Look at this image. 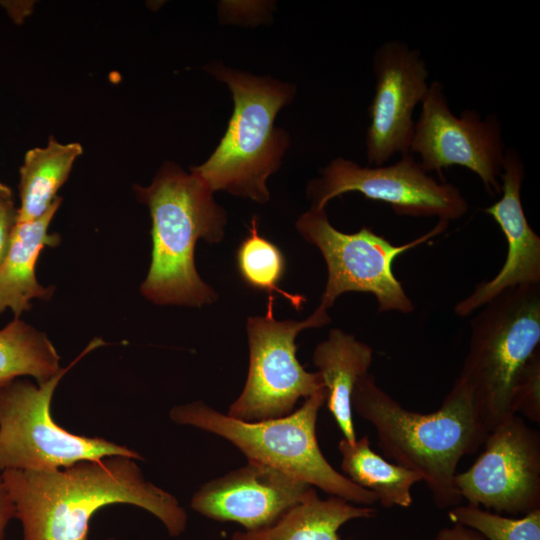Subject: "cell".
I'll return each mask as SVG.
<instances>
[{
    "label": "cell",
    "instance_id": "obj_1",
    "mask_svg": "<svg viewBox=\"0 0 540 540\" xmlns=\"http://www.w3.org/2000/svg\"><path fill=\"white\" fill-rule=\"evenodd\" d=\"M16 505L23 540H87L89 522L101 508L128 504L156 517L171 537L180 536L188 516L178 499L147 480L125 456L84 460L50 470L0 473Z\"/></svg>",
    "mask_w": 540,
    "mask_h": 540
},
{
    "label": "cell",
    "instance_id": "obj_2",
    "mask_svg": "<svg viewBox=\"0 0 540 540\" xmlns=\"http://www.w3.org/2000/svg\"><path fill=\"white\" fill-rule=\"evenodd\" d=\"M352 409L374 428L388 459L421 476L437 508L463 502L454 482L458 464L478 451L488 432L460 379L436 411L420 413L406 409L368 372L355 385Z\"/></svg>",
    "mask_w": 540,
    "mask_h": 540
},
{
    "label": "cell",
    "instance_id": "obj_3",
    "mask_svg": "<svg viewBox=\"0 0 540 540\" xmlns=\"http://www.w3.org/2000/svg\"><path fill=\"white\" fill-rule=\"evenodd\" d=\"M152 218V256L142 295L159 305L201 307L216 301V291L197 272L199 239L219 243L227 222L213 191L194 172L164 164L148 187L135 189Z\"/></svg>",
    "mask_w": 540,
    "mask_h": 540
},
{
    "label": "cell",
    "instance_id": "obj_4",
    "mask_svg": "<svg viewBox=\"0 0 540 540\" xmlns=\"http://www.w3.org/2000/svg\"><path fill=\"white\" fill-rule=\"evenodd\" d=\"M323 388L289 415L246 422L221 413L203 401L176 405L170 419L198 428L234 445L248 461L266 464L303 480L329 496L361 506H373V493L350 481L325 458L318 444L316 424L326 402Z\"/></svg>",
    "mask_w": 540,
    "mask_h": 540
},
{
    "label": "cell",
    "instance_id": "obj_5",
    "mask_svg": "<svg viewBox=\"0 0 540 540\" xmlns=\"http://www.w3.org/2000/svg\"><path fill=\"white\" fill-rule=\"evenodd\" d=\"M215 78L230 88L234 111L225 135L206 162L191 167L213 191L223 190L258 203L269 200L266 181L280 166L289 139L274 126L294 86L213 65Z\"/></svg>",
    "mask_w": 540,
    "mask_h": 540
},
{
    "label": "cell",
    "instance_id": "obj_6",
    "mask_svg": "<svg viewBox=\"0 0 540 540\" xmlns=\"http://www.w3.org/2000/svg\"><path fill=\"white\" fill-rule=\"evenodd\" d=\"M470 322L459 376L489 433L508 417L515 383L540 344V284L508 288Z\"/></svg>",
    "mask_w": 540,
    "mask_h": 540
},
{
    "label": "cell",
    "instance_id": "obj_7",
    "mask_svg": "<svg viewBox=\"0 0 540 540\" xmlns=\"http://www.w3.org/2000/svg\"><path fill=\"white\" fill-rule=\"evenodd\" d=\"M105 344L101 338H94L68 366L44 383L15 379L0 388V473L57 469L110 456L142 460L127 446L71 433L51 415L52 397L63 376L86 354Z\"/></svg>",
    "mask_w": 540,
    "mask_h": 540
},
{
    "label": "cell",
    "instance_id": "obj_8",
    "mask_svg": "<svg viewBox=\"0 0 540 540\" xmlns=\"http://www.w3.org/2000/svg\"><path fill=\"white\" fill-rule=\"evenodd\" d=\"M273 300L269 295L264 316L247 319V378L226 413L238 420L255 422L289 415L299 399L325 388L321 375L306 371L298 361L296 337L305 329L328 324V310L319 305L305 320L279 321L273 315Z\"/></svg>",
    "mask_w": 540,
    "mask_h": 540
},
{
    "label": "cell",
    "instance_id": "obj_9",
    "mask_svg": "<svg viewBox=\"0 0 540 540\" xmlns=\"http://www.w3.org/2000/svg\"><path fill=\"white\" fill-rule=\"evenodd\" d=\"M447 226L448 222L439 221L425 235L396 246L369 227L352 234L340 232L330 223L325 209L311 207L296 221L300 235L318 248L327 267L320 306L328 310L340 295L362 292L376 298L379 312L403 314L412 312L414 305L393 272L394 260L440 234Z\"/></svg>",
    "mask_w": 540,
    "mask_h": 540
},
{
    "label": "cell",
    "instance_id": "obj_10",
    "mask_svg": "<svg viewBox=\"0 0 540 540\" xmlns=\"http://www.w3.org/2000/svg\"><path fill=\"white\" fill-rule=\"evenodd\" d=\"M347 192L384 202L398 215L437 217L448 223L463 217L469 208L456 186L435 180L411 153L393 164L374 167L338 157L307 186V197L316 209H325L330 200Z\"/></svg>",
    "mask_w": 540,
    "mask_h": 540
},
{
    "label": "cell",
    "instance_id": "obj_11",
    "mask_svg": "<svg viewBox=\"0 0 540 540\" xmlns=\"http://www.w3.org/2000/svg\"><path fill=\"white\" fill-rule=\"evenodd\" d=\"M505 150L497 114L482 118L475 110L465 109L455 115L444 85L437 80L429 84L409 150L419 156L425 171L440 175L445 168L464 167L479 177L490 195H499Z\"/></svg>",
    "mask_w": 540,
    "mask_h": 540
},
{
    "label": "cell",
    "instance_id": "obj_12",
    "mask_svg": "<svg viewBox=\"0 0 540 540\" xmlns=\"http://www.w3.org/2000/svg\"><path fill=\"white\" fill-rule=\"evenodd\" d=\"M474 464L457 473L462 500L498 514L540 509V433L520 415L491 430Z\"/></svg>",
    "mask_w": 540,
    "mask_h": 540
},
{
    "label": "cell",
    "instance_id": "obj_13",
    "mask_svg": "<svg viewBox=\"0 0 540 540\" xmlns=\"http://www.w3.org/2000/svg\"><path fill=\"white\" fill-rule=\"evenodd\" d=\"M375 90L369 105L366 156L385 165L396 154L410 153L413 112L427 93L429 71L417 49L399 40L382 43L373 55Z\"/></svg>",
    "mask_w": 540,
    "mask_h": 540
},
{
    "label": "cell",
    "instance_id": "obj_14",
    "mask_svg": "<svg viewBox=\"0 0 540 540\" xmlns=\"http://www.w3.org/2000/svg\"><path fill=\"white\" fill-rule=\"evenodd\" d=\"M316 493V488L303 480L248 461L201 485L192 495L190 507L211 520L234 522L254 531L271 526Z\"/></svg>",
    "mask_w": 540,
    "mask_h": 540
},
{
    "label": "cell",
    "instance_id": "obj_15",
    "mask_svg": "<svg viewBox=\"0 0 540 540\" xmlns=\"http://www.w3.org/2000/svg\"><path fill=\"white\" fill-rule=\"evenodd\" d=\"M524 176L519 152L512 147L506 148L500 175L502 196L484 209L505 236L506 260L494 278L478 284L456 304L454 311L459 316L470 315L508 288L540 284V237L530 226L523 209L521 186Z\"/></svg>",
    "mask_w": 540,
    "mask_h": 540
},
{
    "label": "cell",
    "instance_id": "obj_16",
    "mask_svg": "<svg viewBox=\"0 0 540 540\" xmlns=\"http://www.w3.org/2000/svg\"><path fill=\"white\" fill-rule=\"evenodd\" d=\"M61 204L57 197L40 218L15 223L8 252L0 266V313L13 311L15 318L31 308L34 298L48 299L51 287L42 286L36 277V263L41 251L56 246L59 235L49 234L48 227Z\"/></svg>",
    "mask_w": 540,
    "mask_h": 540
},
{
    "label": "cell",
    "instance_id": "obj_17",
    "mask_svg": "<svg viewBox=\"0 0 540 540\" xmlns=\"http://www.w3.org/2000/svg\"><path fill=\"white\" fill-rule=\"evenodd\" d=\"M312 360L326 389L327 409L343 438L355 442L352 394L357 381L369 372L372 348L354 335L334 328L327 339L315 347Z\"/></svg>",
    "mask_w": 540,
    "mask_h": 540
},
{
    "label": "cell",
    "instance_id": "obj_18",
    "mask_svg": "<svg viewBox=\"0 0 540 540\" xmlns=\"http://www.w3.org/2000/svg\"><path fill=\"white\" fill-rule=\"evenodd\" d=\"M375 514L373 506L356 505L336 496L322 499L316 493L271 526L239 530L229 540H340L338 531L345 523Z\"/></svg>",
    "mask_w": 540,
    "mask_h": 540
},
{
    "label": "cell",
    "instance_id": "obj_19",
    "mask_svg": "<svg viewBox=\"0 0 540 540\" xmlns=\"http://www.w3.org/2000/svg\"><path fill=\"white\" fill-rule=\"evenodd\" d=\"M341 473L359 487L373 493L382 507L408 508L413 503L412 487L422 482L419 474L389 462L374 452L367 435L351 443H338Z\"/></svg>",
    "mask_w": 540,
    "mask_h": 540
},
{
    "label": "cell",
    "instance_id": "obj_20",
    "mask_svg": "<svg viewBox=\"0 0 540 540\" xmlns=\"http://www.w3.org/2000/svg\"><path fill=\"white\" fill-rule=\"evenodd\" d=\"M81 154L79 143L62 144L54 138H50L46 147L33 148L26 153L20 168L21 204L17 222L33 221L46 213Z\"/></svg>",
    "mask_w": 540,
    "mask_h": 540
},
{
    "label": "cell",
    "instance_id": "obj_21",
    "mask_svg": "<svg viewBox=\"0 0 540 540\" xmlns=\"http://www.w3.org/2000/svg\"><path fill=\"white\" fill-rule=\"evenodd\" d=\"M59 361L47 335L19 318L0 330V388L21 376L44 383L62 370Z\"/></svg>",
    "mask_w": 540,
    "mask_h": 540
},
{
    "label": "cell",
    "instance_id": "obj_22",
    "mask_svg": "<svg viewBox=\"0 0 540 540\" xmlns=\"http://www.w3.org/2000/svg\"><path fill=\"white\" fill-rule=\"evenodd\" d=\"M236 264L242 280L249 287L266 291L269 295L278 292L297 310L306 301L302 295L291 294L279 288L286 269L285 257L279 247L258 233L255 216L251 221L249 235L236 251Z\"/></svg>",
    "mask_w": 540,
    "mask_h": 540
},
{
    "label": "cell",
    "instance_id": "obj_23",
    "mask_svg": "<svg viewBox=\"0 0 540 540\" xmlns=\"http://www.w3.org/2000/svg\"><path fill=\"white\" fill-rule=\"evenodd\" d=\"M452 523L476 530L487 540H540V509L511 518L470 504L448 510Z\"/></svg>",
    "mask_w": 540,
    "mask_h": 540
},
{
    "label": "cell",
    "instance_id": "obj_24",
    "mask_svg": "<svg viewBox=\"0 0 540 540\" xmlns=\"http://www.w3.org/2000/svg\"><path fill=\"white\" fill-rule=\"evenodd\" d=\"M511 410L533 423H540V350L528 360L512 393Z\"/></svg>",
    "mask_w": 540,
    "mask_h": 540
},
{
    "label": "cell",
    "instance_id": "obj_25",
    "mask_svg": "<svg viewBox=\"0 0 540 540\" xmlns=\"http://www.w3.org/2000/svg\"><path fill=\"white\" fill-rule=\"evenodd\" d=\"M16 514V505L0 474V540H4L6 528Z\"/></svg>",
    "mask_w": 540,
    "mask_h": 540
},
{
    "label": "cell",
    "instance_id": "obj_26",
    "mask_svg": "<svg viewBox=\"0 0 540 540\" xmlns=\"http://www.w3.org/2000/svg\"><path fill=\"white\" fill-rule=\"evenodd\" d=\"M431 540H487L482 534L464 525L453 523L452 526L438 530Z\"/></svg>",
    "mask_w": 540,
    "mask_h": 540
},
{
    "label": "cell",
    "instance_id": "obj_27",
    "mask_svg": "<svg viewBox=\"0 0 540 540\" xmlns=\"http://www.w3.org/2000/svg\"><path fill=\"white\" fill-rule=\"evenodd\" d=\"M17 214L0 218V266L8 252L11 234L16 223Z\"/></svg>",
    "mask_w": 540,
    "mask_h": 540
},
{
    "label": "cell",
    "instance_id": "obj_28",
    "mask_svg": "<svg viewBox=\"0 0 540 540\" xmlns=\"http://www.w3.org/2000/svg\"><path fill=\"white\" fill-rule=\"evenodd\" d=\"M104 540H116L114 537H110V538H107V539H104Z\"/></svg>",
    "mask_w": 540,
    "mask_h": 540
},
{
    "label": "cell",
    "instance_id": "obj_29",
    "mask_svg": "<svg viewBox=\"0 0 540 540\" xmlns=\"http://www.w3.org/2000/svg\"><path fill=\"white\" fill-rule=\"evenodd\" d=\"M360 540H365V539H360ZM367 540H372V539H367Z\"/></svg>",
    "mask_w": 540,
    "mask_h": 540
}]
</instances>
